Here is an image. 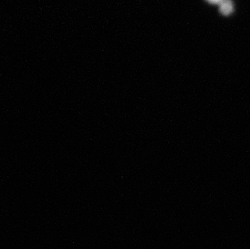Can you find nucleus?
<instances>
[{
    "instance_id": "obj_1",
    "label": "nucleus",
    "mask_w": 250,
    "mask_h": 249,
    "mask_svg": "<svg viewBox=\"0 0 250 249\" xmlns=\"http://www.w3.org/2000/svg\"><path fill=\"white\" fill-rule=\"evenodd\" d=\"M220 5V12L221 14L228 16L233 12V4L231 0H224Z\"/></svg>"
},
{
    "instance_id": "obj_2",
    "label": "nucleus",
    "mask_w": 250,
    "mask_h": 249,
    "mask_svg": "<svg viewBox=\"0 0 250 249\" xmlns=\"http://www.w3.org/2000/svg\"><path fill=\"white\" fill-rule=\"evenodd\" d=\"M208 2H210V3H215V4H217V3H219V4H220L221 2L224 1V0H207Z\"/></svg>"
}]
</instances>
